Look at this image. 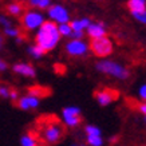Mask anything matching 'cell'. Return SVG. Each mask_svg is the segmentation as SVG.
<instances>
[{"mask_svg":"<svg viewBox=\"0 0 146 146\" xmlns=\"http://www.w3.org/2000/svg\"><path fill=\"white\" fill-rule=\"evenodd\" d=\"M66 134V129L62 121H59L55 117H44L39 121L36 135L39 142L46 146L56 145L63 139Z\"/></svg>","mask_w":146,"mask_h":146,"instance_id":"6da1fadb","label":"cell"},{"mask_svg":"<svg viewBox=\"0 0 146 146\" xmlns=\"http://www.w3.org/2000/svg\"><path fill=\"white\" fill-rule=\"evenodd\" d=\"M60 39L59 31H58L56 23L52 20H44L43 24L39 27V32L36 34L35 42L36 46H39L44 52H48L58 44Z\"/></svg>","mask_w":146,"mask_h":146,"instance_id":"7a4b0ae2","label":"cell"},{"mask_svg":"<svg viewBox=\"0 0 146 146\" xmlns=\"http://www.w3.org/2000/svg\"><path fill=\"white\" fill-rule=\"evenodd\" d=\"M99 72H103V74H107V75L115 76L118 79H127L130 72H129L127 68H125L123 66H121L118 63L111 62V60H103V62H98L97 66H95Z\"/></svg>","mask_w":146,"mask_h":146,"instance_id":"3957f363","label":"cell"},{"mask_svg":"<svg viewBox=\"0 0 146 146\" xmlns=\"http://www.w3.org/2000/svg\"><path fill=\"white\" fill-rule=\"evenodd\" d=\"M82 113L76 106H68L62 110V123L68 129H75L82 123Z\"/></svg>","mask_w":146,"mask_h":146,"instance_id":"277c9868","label":"cell"},{"mask_svg":"<svg viewBox=\"0 0 146 146\" xmlns=\"http://www.w3.org/2000/svg\"><path fill=\"white\" fill-rule=\"evenodd\" d=\"M90 50L93 51V54L95 56L105 58L113 52V43L106 36L98 38V39H93L90 42Z\"/></svg>","mask_w":146,"mask_h":146,"instance_id":"5b68a950","label":"cell"},{"mask_svg":"<svg viewBox=\"0 0 146 146\" xmlns=\"http://www.w3.org/2000/svg\"><path fill=\"white\" fill-rule=\"evenodd\" d=\"M94 97H95L97 102L101 105V106H109L110 103L115 102L118 98H119V93L114 89L105 87V89L97 90V91L94 93Z\"/></svg>","mask_w":146,"mask_h":146,"instance_id":"8992f818","label":"cell"},{"mask_svg":"<svg viewBox=\"0 0 146 146\" xmlns=\"http://www.w3.org/2000/svg\"><path fill=\"white\" fill-rule=\"evenodd\" d=\"M43 16L40 15L39 12H35V11H28L23 15L22 18V24L23 27L28 30V31H32V30H36L39 28L42 24H43Z\"/></svg>","mask_w":146,"mask_h":146,"instance_id":"52a82bcc","label":"cell"},{"mask_svg":"<svg viewBox=\"0 0 146 146\" xmlns=\"http://www.w3.org/2000/svg\"><path fill=\"white\" fill-rule=\"evenodd\" d=\"M48 15L52 19L54 23H60V24H66L70 20V15L67 12V9L62 5H51L48 8Z\"/></svg>","mask_w":146,"mask_h":146,"instance_id":"ba28073f","label":"cell"},{"mask_svg":"<svg viewBox=\"0 0 146 146\" xmlns=\"http://www.w3.org/2000/svg\"><path fill=\"white\" fill-rule=\"evenodd\" d=\"M87 44L83 43L82 40H71L66 44V52L71 56H82L87 52Z\"/></svg>","mask_w":146,"mask_h":146,"instance_id":"9c48e42d","label":"cell"},{"mask_svg":"<svg viewBox=\"0 0 146 146\" xmlns=\"http://www.w3.org/2000/svg\"><path fill=\"white\" fill-rule=\"evenodd\" d=\"M39 99L35 97H31V95H23V97H19V99L16 101V106L20 109V110H34L39 106Z\"/></svg>","mask_w":146,"mask_h":146,"instance_id":"30bf717a","label":"cell"},{"mask_svg":"<svg viewBox=\"0 0 146 146\" xmlns=\"http://www.w3.org/2000/svg\"><path fill=\"white\" fill-rule=\"evenodd\" d=\"M87 34L91 39L103 38L106 35V27L103 23H90V26L87 27Z\"/></svg>","mask_w":146,"mask_h":146,"instance_id":"8fae6325","label":"cell"},{"mask_svg":"<svg viewBox=\"0 0 146 146\" xmlns=\"http://www.w3.org/2000/svg\"><path fill=\"white\" fill-rule=\"evenodd\" d=\"M12 70L16 74H20L23 76H28V78H34L36 75L35 68L30 63H16V64L12 66Z\"/></svg>","mask_w":146,"mask_h":146,"instance_id":"7c38bea8","label":"cell"},{"mask_svg":"<svg viewBox=\"0 0 146 146\" xmlns=\"http://www.w3.org/2000/svg\"><path fill=\"white\" fill-rule=\"evenodd\" d=\"M51 94V89L50 87H44V86H40V84H35L27 89V95H31L35 98H43V97H48Z\"/></svg>","mask_w":146,"mask_h":146,"instance_id":"4fadbf2b","label":"cell"},{"mask_svg":"<svg viewBox=\"0 0 146 146\" xmlns=\"http://www.w3.org/2000/svg\"><path fill=\"white\" fill-rule=\"evenodd\" d=\"M20 145L22 146H39V139L35 131H28L23 134L20 138Z\"/></svg>","mask_w":146,"mask_h":146,"instance_id":"5bb4252c","label":"cell"},{"mask_svg":"<svg viewBox=\"0 0 146 146\" xmlns=\"http://www.w3.org/2000/svg\"><path fill=\"white\" fill-rule=\"evenodd\" d=\"M127 7L131 13L146 11V0H129Z\"/></svg>","mask_w":146,"mask_h":146,"instance_id":"9a60e30c","label":"cell"},{"mask_svg":"<svg viewBox=\"0 0 146 146\" xmlns=\"http://www.w3.org/2000/svg\"><path fill=\"white\" fill-rule=\"evenodd\" d=\"M7 12L11 15V16H20L23 12H24V4L20 3V1H15V3H11V4L7 5Z\"/></svg>","mask_w":146,"mask_h":146,"instance_id":"2e32d148","label":"cell"},{"mask_svg":"<svg viewBox=\"0 0 146 146\" xmlns=\"http://www.w3.org/2000/svg\"><path fill=\"white\" fill-rule=\"evenodd\" d=\"M90 26V19L89 18H83V19H79V20H72L70 23V27L71 30L74 32H78V31H83L86 27Z\"/></svg>","mask_w":146,"mask_h":146,"instance_id":"e0dca14e","label":"cell"},{"mask_svg":"<svg viewBox=\"0 0 146 146\" xmlns=\"http://www.w3.org/2000/svg\"><path fill=\"white\" fill-rule=\"evenodd\" d=\"M105 141L102 135H86V143L87 146H103Z\"/></svg>","mask_w":146,"mask_h":146,"instance_id":"ac0fdd59","label":"cell"},{"mask_svg":"<svg viewBox=\"0 0 146 146\" xmlns=\"http://www.w3.org/2000/svg\"><path fill=\"white\" fill-rule=\"evenodd\" d=\"M84 134L86 135H102V130L95 125H87L84 127Z\"/></svg>","mask_w":146,"mask_h":146,"instance_id":"d6986e66","label":"cell"},{"mask_svg":"<svg viewBox=\"0 0 146 146\" xmlns=\"http://www.w3.org/2000/svg\"><path fill=\"white\" fill-rule=\"evenodd\" d=\"M28 52H30V55H32V56L34 58H36V59H38V58H40V56H43V55H44V51H43V50L40 48L39 46H31V47H30V48H28Z\"/></svg>","mask_w":146,"mask_h":146,"instance_id":"ffe728a7","label":"cell"},{"mask_svg":"<svg viewBox=\"0 0 146 146\" xmlns=\"http://www.w3.org/2000/svg\"><path fill=\"white\" fill-rule=\"evenodd\" d=\"M58 31H59V35L60 36H70L71 32H72V30H71V27L68 23H66V24H60V26H58Z\"/></svg>","mask_w":146,"mask_h":146,"instance_id":"44dd1931","label":"cell"},{"mask_svg":"<svg viewBox=\"0 0 146 146\" xmlns=\"http://www.w3.org/2000/svg\"><path fill=\"white\" fill-rule=\"evenodd\" d=\"M4 35L13 36V38H19V35H20V30H19V28H15V27H8V28H4Z\"/></svg>","mask_w":146,"mask_h":146,"instance_id":"7402d4cb","label":"cell"},{"mask_svg":"<svg viewBox=\"0 0 146 146\" xmlns=\"http://www.w3.org/2000/svg\"><path fill=\"white\" fill-rule=\"evenodd\" d=\"M133 16L137 19L138 22L143 23L146 24V11H142V12H137V13H133Z\"/></svg>","mask_w":146,"mask_h":146,"instance_id":"603a6c76","label":"cell"},{"mask_svg":"<svg viewBox=\"0 0 146 146\" xmlns=\"http://www.w3.org/2000/svg\"><path fill=\"white\" fill-rule=\"evenodd\" d=\"M0 24L4 27V28H8V27H12V22L9 20V19H7L5 16H3V15H0Z\"/></svg>","mask_w":146,"mask_h":146,"instance_id":"cb8c5ba5","label":"cell"},{"mask_svg":"<svg viewBox=\"0 0 146 146\" xmlns=\"http://www.w3.org/2000/svg\"><path fill=\"white\" fill-rule=\"evenodd\" d=\"M38 8H50L51 7V0H39V3H38V5H36Z\"/></svg>","mask_w":146,"mask_h":146,"instance_id":"d4e9b609","label":"cell"},{"mask_svg":"<svg viewBox=\"0 0 146 146\" xmlns=\"http://www.w3.org/2000/svg\"><path fill=\"white\" fill-rule=\"evenodd\" d=\"M0 97L1 98H9V87L0 86Z\"/></svg>","mask_w":146,"mask_h":146,"instance_id":"484cf974","label":"cell"},{"mask_svg":"<svg viewBox=\"0 0 146 146\" xmlns=\"http://www.w3.org/2000/svg\"><path fill=\"white\" fill-rule=\"evenodd\" d=\"M9 99L12 101H18L19 99V91L15 89H9Z\"/></svg>","mask_w":146,"mask_h":146,"instance_id":"4316f807","label":"cell"},{"mask_svg":"<svg viewBox=\"0 0 146 146\" xmlns=\"http://www.w3.org/2000/svg\"><path fill=\"white\" fill-rule=\"evenodd\" d=\"M137 109L141 114H143V117H146V102H143V103H138Z\"/></svg>","mask_w":146,"mask_h":146,"instance_id":"83f0119b","label":"cell"},{"mask_svg":"<svg viewBox=\"0 0 146 146\" xmlns=\"http://www.w3.org/2000/svg\"><path fill=\"white\" fill-rule=\"evenodd\" d=\"M139 97H141L142 99L146 102V84H145V86H142L141 89H139Z\"/></svg>","mask_w":146,"mask_h":146,"instance_id":"f1b7e54d","label":"cell"},{"mask_svg":"<svg viewBox=\"0 0 146 146\" xmlns=\"http://www.w3.org/2000/svg\"><path fill=\"white\" fill-rule=\"evenodd\" d=\"M8 68V66H7V63L3 60V59H0V71H5Z\"/></svg>","mask_w":146,"mask_h":146,"instance_id":"f546056e","label":"cell"},{"mask_svg":"<svg viewBox=\"0 0 146 146\" xmlns=\"http://www.w3.org/2000/svg\"><path fill=\"white\" fill-rule=\"evenodd\" d=\"M117 141H118V135H113V137L109 138V142H110V143H115Z\"/></svg>","mask_w":146,"mask_h":146,"instance_id":"4dcf8cb0","label":"cell"},{"mask_svg":"<svg viewBox=\"0 0 146 146\" xmlns=\"http://www.w3.org/2000/svg\"><path fill=\"white\" fill-rule=\"evenodd\" d=\"M3 46H4V36L0 34V50L3 48Z\"/></svg>","mask_w":146,"mask_h":146,"instance_id":"1f68e13d","label":"cell"},{"mask_svg":"<svg viewBox=\"0 0 146 146\" xmlns=\"http://www.w3.org/2000/svg\"><path fill=\"white\" fill-rule=\"evenodd\" d=\"M28 1H30V4H31L32 7H36L38 3H39V0H28Z\"/></svg>","mask_w":146,"mask_h":146,"instance_id":"d6a6232c","label":"cell"},{"mask_svg":"<svg viewBox=\"0 0 146 146\" xmlns=\"http://www.w3.org/2000/svg\"><path fill=\"white\" fill-rule=\"evenodd\" d=\"M143 122H145V125H146V117H143Z\"/></svg>","mask_w":146,"mask_h":146,"instance_id":"836d02e7","label":"cell"},{"mask_svg":"<svg viewBox=\"0 0 146 146\" xmlns=\"http://www.w3.org/2000/svg\"><path fill=\"white\" fill-rule=\"evenodd\" d=\"M70 146H79V145H75V143H72V145H70Z\"/></svg>","mask_w":146,"mask_h":146,"instance_id":"e575fe53","label":"cell"},{"mask_svg":"<svg viewBox=\"0 0 146 146\" xmlns=\"http://www.w3.org/2000/svg\"><path fill=\"white\" fill-rule=\"evenodd\" d=\"M79 146H87V145H79Z\"/></svg>","mask_w":146,"mask_h":146,"instance_id":"d590c367","label":"cell"}]
</instances>
